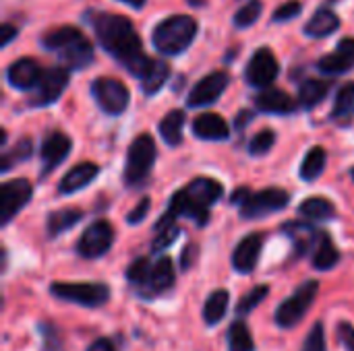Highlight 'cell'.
<instances>
[{
  "label": "cell",
  "mask_w": 354,
  "mask_h": 351,
  "mask_svg": "<svg viewBox=\"0 0 354 351\" xmlns=\"http://www.w3.org/2000/svg\"><path fill=\"white\" fill-rule=\"evenodd\" d=\"M185 112L183 110H172L168 112L162 122H160V134L166 145L178 147L183 143V126H185Z\"/></svg>",
  "instance_id": "cell-24"
},
{
  "label": "cell",
  "mask_w": 354,
  "mask_h": 351,
  "mask_svg": "<svg viewBox=\"0 0 354 351\" xmlns=\"http://www.w3.org/2000/svg\"><path fill=\"white\" fill-rule=\"evenodd\" d=\"M197 35V21L191 14H172L158 23L151 33V41L158 52L166 56L183 54Z\"/></svg>",
  "instance_id": "cell-3"
},
{
  "label": "cell",
  "mask_w": 354,
  "mask_h": 351,
  "mask_svg": "<svg viewBox=\"0 0 354 351\" xmlns=\"http://www.w3.org/2000/svg\"><path fill=\"white\" fill-rule=\"evenodd\" d=\"M87 351H116V350H114V345H112V341H110V339L100 337V339H95V341L89 345V350Z\"/></svg>",
  "instance_id": "cell-47"
},
{
  "label": "cell",
  "mask_w": 354,
  "mask_h": 351,
  "mask_svg": "<svg viewBox=\"0 0 354 351\" xmlns=\"http://www.w3.org/2000/svg\"><path fill=\"white\" fill-rule=\"evenodd\" d=\"M193 132L201 141H226L230 137V126L220 114H199L193 122Z\"/></svg>",
  "instance_id": "cell-17"
},
{
  "label": "cell",
  "mask_w": 354,
  "mask_h": 351,
  "mask_svg": "<svg viewBox=\"0 0 354 351\" xmlns=\"http://www.w3.org/2000/svg\"><path fill=\"white\" fill-rule=\"evenodd\" d=\"M71 147H73V141L62 134V132H52L44 145H41V166H44V176L54 172L71 153Z\"/></svg>",
  "instance_id": "cell-15"
},
{
  "label": "cell",
  "mask_w": 354,
  "mask_h": 351,
  "mask_svg": "<svg viewBox=\"0 0 354 351\" xmlns=\"http://www.w3.org/2000/svg\"><path fill=\"white\" fill-rule=\"evenodd\" d=\"M255 106L268 114H290L297 108V101L282 89H263L255 95Z\"/></svg>",
  "instance_id": "cell-20"
},
{
  "label": "cell",
  "mask_w": 354,
  "mask_h": 351,
  "mask_svg": "<svg viewBox=\"0 0 354 351\" xmlns=\"http://www.w3.org/2000/svg\"><path fill=\"white\" fill-rule=\"evenodd\" d=\"M31 192H33V186L25 178L4 182L0 188V221L8 223L29 203Z\"/></svg>",
  "instance_id": "cell-11"
},
{
  "label": "cell",
  "mask_w": 354,
  "mask_h": 351,
  "mask_svg": "<svg viewBox=\"0 0 354 351\" xmlns=\"http://www.w3.org/2000/svg\"><path fill=\"white\" fill-rule=\"evenodd\" d=\"M288 201H290L288 192L280 190V188H266V190L253 192L245 201V205L241 207V217H245V219H259V217L278 213V211H282L288 205Z\"/></svg>",
  "instance_id": "cell-8"
},
{
  "label": "cell",
  "mask_w": 354,
  "mask_h": 351,
  "mask_svg": "<svg viewBox=\"0 0 354 351\" xmlns=\"http://www.w3.org/2000/svg\"><path fill=\"white\" fill-rule=\"evenodd\" d=\"M228 292L226 290H216L214 294H209V298L205 300V306H203V319L207 325H218L226 310H228Z\"/></svg>",
  "instance_id": "cell-31"
},
{
  "label": "cell",
  "mask_w": 354,
  "mask_h": 351,
  "mask_svg": "<svg viewBox=\"0 0 354 351\" xmlns=\"http://www.w3.org/2000/svg\"><path fill=\"white\" fill-rule=\"evenodd\" d=\"M274 143H276L274 130L266 128V130L257 132V134L251 139V143H249V153H251V155H266V153L274 147Z\"/></svg>",
  "instance_id": "cell-40"
},
{
  "label": "cell",
  "mask_w": 354,
  "mask_h": 351,
  "mask_svg": "<svg viewBox=\"0 0 354 351\" xmlns=\"http://www.w3.org/2000/svg\"><path fill=\"white\" fill-rule=\"evenodd\" d=\"M15 35H17V27L10 25V23H4L0 27V46H8Z\"/></svg>",
  "instance_id": "cell-46"
},
{
  "label": "cell",
  "mask_w": 354,
  "mask_h": 351,
  "mask_svg": "<svg viewBox=\"0 0 354 351\" xmlns=\"http://www.w3.org/2000/svg\"><path fill=\"white\" fill-rule=\"evenodd\" d=\"M83 213L79 209H58L54 213L48 215V236H58L64 230H71L73 225H77L81 221Z\"/></svg>",
  "instance_id": "cell-29"
},
{
  "label": "cell",
  "mask_w": 354,
  "mask_h": 351,
  "mask_svg": "<svg viewBox=\"0 0 354 351\" xmlns=\"http://www.w3.org/2000/svg\"><path fill=\"white\" fill-rule=\"evenodd\" d=\"M44 70L41 66L33 60V58H21L17 62H12L6 70V79L15 89H33L37 87L39 79H41Z\"/></svg>",
  "instance_id": "cell-16"
},
{
  "label": "cell",
  "mask_w": 354,
  "mask_h": 351,
  "mask_svg": "<svg viewBox=\"0 0 354 351\" xmlns=\"http://www.w3.org/2000/svg\"><path fill=\"white\" fill-rule=\"evenodd\" d=\"M91 93L93 99L97 101V106L110 114V116H118L127 110L129 106V89L122 81L118 79H110V77H102L95 79L91 83Z\"/></svg>",
  "instance_id": "cell-7"
},
{
  "label": "cell",
  "mask_w": 354,
  "mask_h": 351,
  "mask_svg": "<svg viewBox=\"0 0 354 351\" xmlns=\"http://www.w3.org/2000/svg\"><path fill=\"white\" fill-rule=\"evenodd\" d=\"M149 209H151V201L145 197V199H141V203L129 213V217H127V221L133 225V223H141L145 217H147V213H149Z\"/></svg>",
  "instance_id": "cell-44"
},
{
  "label": "cell",
  "mask_w": 354,
  "mask_h": 351,
  "mask_svg": "<svg viewBox=\"0 0 354 351\" xmlns=\"http://www.w3.org/2000/svg\"><path fill=\"white\" fill-rule=\"evenodd\" d=\"M228 345H230V351L255 350V343H253L251 331H249V327H247L243 321H236V323L230 327V331H228Z\"/></svg>",
  "instance_id": "cell-35"
},
{
  "label": "cell",
  "mask_w": 354,
  "mask_h": 351,
  "mask_svg": "<svg viewBox=\"0 0 354 351\" xmlns=\"http://www.w3.org/2000/svg\"><path fill=\"white\" fill-rule=\"evenodd\" d=\"M68 85V68L64 66H52L48 70H44L37 87H35V93L31 97V103L33 106H50L54 103L62 91L66 89Z\"/></svg>",
  "instance_id": "cell-12"
},
{
  "label": "cell",
  "mask_w": 354,
  "mask_h": 351,
  "mask_svg": "<svg viewBox=\"0 0 354 351\" xmlns=\"http://www.w3.org/2000/svg\"><path fill=\"white\" fill-rule=\"evenodd\" d=\"M338 335H340V339H342V343H344L346 351H354V327L353 325H348V323H340V327H338Z\"/></svg>",
  "instance_id": "cell-45"
},
{
  "label": "cell",
  "mask_w": 354,
  "mask_h": 351,
  "mask_svg": "<svg viewBox=\"0 0 354 351\" xmlns=\"http://www.w3.org/2000/svg\"><path fill=\"white\" fill-rule=\"evenodd\" d=\"M112 242H114V230L108 221L102 219V221L91 223L83 232V236L77 242V252L83 259H97L110 250Z\"/></svg>",
  "instance_id": "cell-10"
},
{
  "label": "cell",
  "mask_w": 354,
  "mask_h": 351,
  "mask_svg": "<svg viewBox=\"0 0 354 351\" xmlns=\"http://www.w3.org/2000/svg\"><path fill=\"white\" fill-rule=\"evenodd\" d=\"M317 66L322 72H328V74H340V72L354 68V37L342 39L338 43V50L334 54L324 56L317 62Z\"/></svg>",
  "instance_id": "cell-19"
},
{
  "label": "cell",
  "mask_w": 354,
  "mask_h": 351,
  "mask_svg": "<svg viewBox=\"0 0 354 351\" xmlns=\"http://www.w3.org/2000/svg\"><path fill=\"white\" fill-rule=\"evenodd\" d=\"M354 116V83H346L340 87L334 110H332V120L338 124H348Z\"/></svg>",
  "instance_id": "cell-25"
},
{
  "label": "cell",
  "mask_w": 354,
  "mask_h": 351,
  "mask_svg": "<svg viewBox=\"0 0 354 351\" xmlns=\"http://www.w3.org/2000/svg\"><path fill=\"white\" fill-rule=\"evenodd\" d=\"M93 31L100 46L110 56H114L131 74L139 77L141 81L149 74L156 60L143 52L141 37L127 17L114 12H97L93 17Z\"/></svg>",
  "instance_id": "cell-1"
},
{
  "label": "cell",
  "mask_w": 354,
  "mask_h": 351,
  "mask_svg": "<svg viewBox=\"0 0 354 351\" xmlns=\"http://www.w3.org/2000/svg\"><path fill=\"white\" fill-rule=\"evenodd\" d=\"M224 188L214 178H195L187 188L178 190L172 201L170 209L176 217H191L199 223H205L209 217V207L222 197Z\"/></svg>",
  "instance_id": "cell-2"
},
{
  "label": "cell",
  "mask_w": 354,
  "mask_h": 351,
  "mask_svg": "<svg viewBox=\"0 0 354 351\" xmlns=\"http://www.w3.org/2000/svg\"><path fill=\"white\" fill-rule=\"evenodd\" d=\"M261 244H263L261 234H249L245 240H241V244L236 246L232 254V265L239 273H251L257 267Z\"/></svg>",
  "instance_id": "cell-18"
},
{
  "label": "cell",
  "mask_w": 354,
  "mask_h": 351,
  "mask_svg": "<svg viewBox=\"0 0 354 351\" xmlns=\"http://www.w3.org/2000/svg\"><path fill=\"white\" fill-rule=\"evenodd\" d=\"M178 234H180V230L176 228V225H172V228H168V230H164V232H158V238L153 240V252H162V250H166L176 238H178Z\"/></svg>",
  "instance_id": "cell-43"
},
{
  "label": "cell",
  "mask_w": 354,
  "mask_h": 351,
  "mask_svg": "<svg viewBox=\"0 0 354 351\" xmlns=\"http://www.w3.org/2000/svg\"><path fill=\"white\" fill-rule=\"evenodd\" d=\"M56 54L68 70H81L93 62V46L83 33H79L73 41H68Z\"/></svg>",
  "instance_id": "cell-14"
},
{
  "label": "cell",
  "mask_w": 354,
  "mask_h": 351,
  "mask_svg": "<svg viewBox=\"0 0 354 351\" xmlns=\"http://www.w3.org/2000/svg\"><path fill=\"white\" fill-rule=\"evenodd\" d=\"M247 120H251V114H249V112H241V114H239V120H236V128H239V130L245 128Z\"/></svg>",
  "instance_id": "cell-50"
},
{
  "label": "cell",
  "mask_w": 354,
  "mask_h": 351,
  "mask_svg": "<svg viewBox=\"0 0 354 351\" xmlns=\"http://www.w3.org/2000/svg\"><path fill=\"white\" fill-rule=\"evenodd\" d=\"M299 213L307 219L322 221V219H332L336 215V207L324 197H309L301 203Z\"/></svg>",
  "instance_id": "cell-28"
},
{
  "label": "cell",
  "mask_w": 354,
  "mask_h": 351,
  "mask_svg": "<svg viewBox=\"0 0 354 351\" xmlns=\"http://www.w3.org/2000/svg\"><path fill=\"white\" fill-rule=\"evenodd\" d=\"M172 283H174V267H172V261L168 257H164L151 267V273H149V279L145 285H147L149 294H160V292L170 290Z\"/></svg>",
  "instance_id": "cell-23"
},
{
  "label": "cell",
  "mask_w": 354,
  "mask_h": 351,
  "mask_svg": "<svg viewBox=\"0 0 354 351\" xmlns=\"http://www.w3.org/2000/svg\"><path fill=\"white\" fill-rule=\"evenodd\" d=\"M168 77H170V64L166 60H156L153 66H151V70H149V74L141 81L143 83V91L147 95L158 93L166 85Z\"/></svg>",
  "instance_id": "cell-33"
},
{
  "label": "cell",
  "mask_w": 354,
  "mask_h": 351,
  "mask_svg": "<svg viewBox=\"0 0 354 351\" xmlns=\"http://www.w3.org/2000/svg\"><path fill=\"white\" fill-rule=\"evenodd\" d=\"M50 294L58 300L73 302L87 308L104 306L110 300V288L104 283H64L58 281L50 288Z\"/></svg>",
  "instance_id": "cell-5"
},
{
  "label": "cell",
  "mask_w": 354,
  "mask_h": 351,
  "mask_svg": "<svg viewBox=\"0 0 354 351\" xmlns=\"http://www.w3.org/2000/svg\"><path fill=\"white\" fill-rule=\"evenodd\" d=\"M326 161H328V153L324 147H313L309 149V153L305 155L303 159V166H301V178L305 182H313L322 176L324 168H326Z\"/></svg>",
  "instance_id": "cell-30"
},
{
  "label": "cell",
  "mask_w": 354,
  "mask_h": 351,
  "mask_svg": "<svg viewBox=\"0 0 354 351\" xmlns=\"http://www.w3.org/2000/svg\"><path fill=\"white\" fill-rule=\"evenodd\" d=\"M156 161V143L149 134H139L127 153V166H124V182L129 186L143 182Z\"/></svg>",
  "instance_id": "cell-4"
},
{
  "label": "cell",
  "mask_w": 354,
  "mask_h": 351,
  "mask_svg": "<svg viewBox=\"0 0 354 351\" xmlns=\"http://www.w3.org/2000/svg\"><path fill=\"white\" fill-rule=\"evenodd\" d=\"M230 83V77L228 72L224 70H216V72H209L207 77H203L189 93V99L187 103L191 108H203V106H209L214 101L220 99V95L226 91Z\"/></svg>",
  "instance_id": "cell-13"
},
{
  "label": "cell",
  "mask_w": 354,
  "mask_h": 351,
  "mask_svg": "<svg viewBox=\"0 0 354 351\" xmlns=\"http://www.w3.org/2000/svg\"><path fill=\"white\" fill-rule=\"evenodd\" d=\"M270 294V288L268 285H257L255 290H251L247 296H243V300L239 302V308H236V312L241 314V317H245V314H249L253 308H257L259 304H261V300H266V296Z\"/></svg>",
  "instance_id": "cell-38"
},
{
  "label": "cell",
  "mask_w": 354,
  "mask_h": 351,
  "mask_svg": "<svg viewBox=\"0 0 354 351\" xmlns=\"http://www.w3.org/2000/svg\"><path fill=\"white\" fill-rule=\"evenodd\" d=\"M284 230H286V234L292 238V242L297 244V250H301V252H305L311 244L319 242L322 236H324V232H315L311 225L299 223V221H297V223H286Z\"/></svg>",
  "instance_id": "cell-32"
},
{
  "label": "cell",
  "mask_w": 354,
  "mask_h": 351,
  "mask_svg": "<svg viewBox=\"0 0 354 351\" xmlns=\"http://www.w3.org/2000/svg\"><path fill=\"white\" fill-rule=\"evenodd\" d=\"M353 178H354V168H353Z\"/></svg>",
  "instance_id": "cell-52"
},
{
  "label": "cell",
  "mask_w": 354,
  "mask_h": 351,
  "mask_svg": "<svg viewBox=\"0 0 354 351\" xmlns=\"http://www.w3.org/2000/svg\"><path fill=\"white\" fill-rule=\"evenodd\" d=\"M340 261V252L336 248V244L332 242V238L324 232L322 240L315 246V254H313V265L319 271H330L332 267H336Z\"/></svg>",
  "instance_id": "cell-26"
},
{
  "label": "cell",
  "mask_w": 354,
  "mask_h": 351,
  "mask_svg": "<svg viewBox=\"0 0 354 351\" xmlns=\"http://www.w3.org/2000/svg\"><path fill=\"white\" fill-rule=\"evenodd\" d=\"M149 273H151V267H149V261L145 257L137 259L135 263H131L129 271H127V279L129 283L133 285H145L147 279H149Z\"/></svg>",
  "instance_id": "cell-39"
},
{
  "label": "cell",
  "mask_w": 354,
  "mask_h": 351,
  "mask_svg": "<svg viewBox=\"0 0 354 351\" xmlns=\"http://www.w3.org/2000/svg\"><path fill=\"white\" fill-rule=\"evenodd\" d=\"M31 151H33V145H31L29 139L19 141V143L12 147V151H6V153H4V157H2V172L10 170V166H12L15 161H25V159L31 155Z\"/></svg>",
  "instance_id": "cell-37"
},
{
  "label": "cell",
  "mask_w": 354,
  "mask_h": 351,
  "mask_svg": "<svg viewBox=\"0 0 354 351\" xmlns=\"http://www.w3.org/2000/svg\"><path fill=\"white\" fill-rule=\"evenodd\" d=\"M120 2H124V4H129L133 8H141L145 4V0H120Z\"/></svg>",
  "instance_id": "cell-51"
},
{
  "label": "cell",
  "mask_w": 354,
  "mask_h": 351,
  "mask_svg": "<svg viewBox=\"0 0 354 351\" xmlns=\"http://www.w3.org/2000/svg\"><path fill=\"white\" fill-rule=\"evenodd\" d=\"M303 351H326V335H324L322 323H315V327L309 331V335L303 343Z\"/></svg>",
  "instance_id": "cell-41"
},
{
  "label": "cell",
  "mask_w": 354,
  "mask_h": 351,
  "mask_svg": "<svg viewBox=\"0 0 354 351\" xmlns=\"http://www.w3.org/2000/svg\"><path fill=\"white\" fill-rule=\"evenodd\" d=\"M340 27V19L330 8H319L305 25V33L309 37H328Z\"/></svg>",
  "instance_id": "cell-22"
},
{
  "label": "cell",
  "mask_w": 354,
  "mask_h": 351,
  "mask_svg": "<svg viewBox=\"0 0 354 351\" xmlns=\"http://www.w3.org/2000/svg\"><path fill=\"white\" fill-rule=\"evenodd\" d=\"M79 33H81V31H79L77 27L62 25V27H56V29H52V31L44 33V37H41V43H44V48L58 52V50H60V48H64L68 41H73V39H75Z\"/></svg>",
  "instance_id": "cell-34"
},
{
  "label": "cell",
  "mask_w": 354,
  "mask_h": 351,
  "mask_svg": "<svg viewBox=\"0 0 354 351\" xmlns=\"http://www.w3.org/2000/svg\"><path fill=\"white\" fill-rule=\"evenodd\" d=\"M261 10H263L261 0H249L245 6H241V10H236V14H234V27H239V29L251 27L261 17Z\"/></svg>",
  "instance_id": "cell-36"
},
{
  "label": "cell",
  "mask_w": 354,
  "mask_h": 351,
  "mask_svg": "<svg viewBox=\"0 0 354 351\" xmlns=\"http://www.w3.org/2000/svg\"><path fill=\"white\" fill-rule=\"evenodd\" d=\"M100 174V168L91 161H85V163H77L75 168H71L66 172V176L60 180L58 184V190L62 194H73L81 188H85L95 176Z\"/></svg>",
  "instance_id": "cell-21"
},
{
  "label": "cell",
  "mask_w": 354,
  "mask_h": 351,
  "mask_svg": "<svg viewBox=\"0 0 354 351\" xmlns=\"http://www.w3.org/2000/svg\"><path fill=\"white\" fill-rule=\"evenodd\" d=\"M195 254H197V250H195V246H187V250L183 252V257H180V263H183V269H189L191 267V263H193V259H195Z\"/></svg>",
  "instance_id": "cell-48"
},
{
  "label": "cell",
  "mask_w": 354,
  "mask_h": 351,
  "mask_svg": "<svg viewBox=\"0 0 354 351\" xmlns=\"http://www.w3.org/2000/svg\"><path fill=\"white\" fill-rule=\"evenodd\" d=\"M328 93H330V83L328 81L309 79L299 89V106L301 108H313L319 101H324Z\"/></svg>",
  "instance_id": "cell-27"
},
{
  "label": "cell",
  "mask_w": 354,
  "mask_h": 351,
  "mask_svg": "<svg viewBox=\"0 0 354 351\" xmlns=\"http://www.w3.org/2000/svg\"><path fill=\"white\" fill-rule=\"evenodd\" d=\"M278 72H280V64H278L274 52L270 48H259L247 64L245 79L251 87L268 89L276 81Z\"/></svg>",
  "instance_id": "cell-9"
},
{
  "label": "cell",
  "mask_w": 354,
  "mask_h": 351,
  "mask_svg": "<svg viewBox=\"0 0 354 351\" xmlns=\"http://www.w3.org/2000/svg\"><path fill=\"white\" fill-rule=\"evenodd\" d=\"M251 194H253V192H251L249 188H239V190L232 194V203H239V205L243 207V205H245V201H247Z\"/></svg>",
  "instance_id": "cell-49"
},
{
  "label": "cell",
  "mask_w": 354,
  "mask_h": 351,
  "mask_svg": "<svg viewBox=\"0 0 354 351\" xmlns=\"http://www.w3.org/2000/svg\"><path fill=\"white\" fill-rule=\"evenodd\" d=\"M319 292V283L317 281H305L284 304L278 306L276 310V323L282 329H292L295 325L301 323V319L307 314V310L313 306L315 298Z\"/></svg>",
  "instance_id": "cell-6"
},
{
  "label": "cell",
  "mask_w": 354,
  "mask_h": 351,
  "mask_svg": "<svg viewBox=\"0 0 354 351\" xmlns=\"http://www.w3.org/2000/svg\"><path fill=\"white\" fill-rule=\"evenodd\" d=\"M301 8H303V4H301L299 0H288V2H284L282 6L276 8L274 21H276V23H280V21H290V19H295V17L301 12Z\"/></svg>",
  "instance_id": "cell-42"
}]
</instances>
